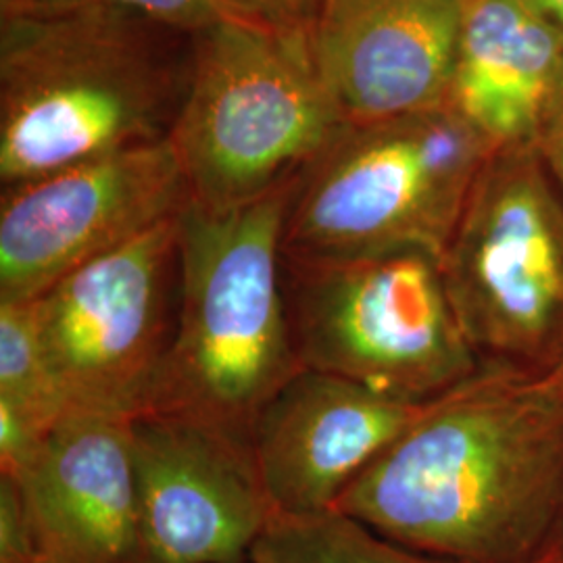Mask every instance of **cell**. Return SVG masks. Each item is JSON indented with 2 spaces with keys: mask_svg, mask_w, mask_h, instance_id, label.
<instances>
[{
  "mask_svg": "<svg viewBox=\"0 0 563 563\" xmlns=\"http://www.w3.org/2000/svg\"><path fill=\"white\" fill-rule=\"evenodd\" d=\"M534 13L549 21L563 36V0H523Z\"/></svg>",
  "mask_w": 563,
  "mask_h": 563,
  "instance_id": "obj_22",
  "label": "cell"
},
{
  "mask_svg": "<svg viewBox=\"0 0 563 563\" xmlns=\"http://www.w3.org/2000/svg\"><path fill=\"white\" fill-rule=\"evenodd\" d=\"M2 11H20V9H67L80 7L97 0H0Z\"/></svg>",
  "mask_w": 563,
  "mask_h": 563,
  "instance_id": "obj_21",
  "label": "cell"
},
{
  "mask_svg": "<svg viewBox=\"0 0 563 563\" xmlns=\"http://www.w3.org/2000/svg\"><path fill=\"white\" fill-rule=\"evenodd\" d=\"M537 563H560L558 562V560H555V558H553V555H551V553H549V551H547V553H544L543 558H541V560H539V562Z\"/></svg>",
  "mask_w": 563,
  "mask_h": 563,
  "instance_id": "obj_25",
  "label": "cell"
},
{
  "mask_svg": "<svg viewBox=\"0 0 563 563\" xmlns=\"http://www.w3.org/2000/svg\"><path fill=\"white\" fill-rule=\"evenodd\" d=\"M0 402L46 432L69 411L46 360L32 301L0 302Z\"/></svg>",
  "mask_w": 563,
  "mask_h": 563,
  "instance_id": "obj_16",
  "label": "cell"
},
{
  "mask_svg": "<svg viewBox=\"0 0 563 563\" xmlns=\"http://www.w3.org/2000/svg\"><path fill=\"white\" fill-rule=\"evenodd\" d=\"M188 199L169 139L4 188L0 302L34 301L76 267L178 216Z\"/></svg>",
  "mask_w": 563,
  "mask_h": 563,
  "instance_id": "obj_9",
  "label": "cell"
},
{
  "mask_svg": "<svg viewBox=\"0 0 563 563\" xmlns=\"http://www.w3.org/2000/svg\"><path fill=\"white\" fill-rule=\"evenodd\" d=\"M537 380L555 401H560L563 405V357L549 372L537 376Z\"/></svg>",
  "mask_w": 563,
  "mask_h": 563,
  "instance_id": "obj_23",
  "label": "cell"
},
{
  "mask_svg": "<svg viewBox=\"0 0 563 563\" xmlns=\"http://www.w3.org/2000/svg\"><path fill=\"white\" fill-rule=\"evenodd\" d=\"M549 553H551L558 562L563 563V518L562 523H560V530H558V534H555V541H553L551 549H549Z\"/></svg>",
  "mask_w": 563,
  "mask_h": 563,
  "instance_id": "obj_24",
  "label": "cell"
},
{
  "mask_svg": "<svg viewBox=\"0 0 563 563\" xmlns=\"http://www.w3.org/2000/svg\"><path fill=\"white\" fill-rule=\"evenodd\" d=\"M441 267L484 365L541 376L562 360L563 197L537 146L484 163Z\"/></svg>",
  "mask_w": 563,
  "mask_h": 563,
  "instance_id": "obj_7",
  "label": "cell"
},
{
  "mask_svg": "<svg viewBox=\"0 0 563 563\" xmlns=\"http://www.w3.org/2000/svg\"><path fill=\"white\" fill-rule=\"evenodd\" d=\"M32 302L69 411H148L178 322V216L76 267Z\"/></svg>",
  "mask_w": 563,
  "mask_h": 563,
  "instance_id": "obj_8",
  "label": "cell"
},
{
  "mask_svg": "<svg viewBox=\"0 0 563 563\" xmlns=\"http://www.w3.org/2000/svg\"><path fill=\"white\" fill-rule=\"evenodd\" d=\"M562 101V34L523 0H476L449 104L497 153L537 146Z\"/></svg>",
  "mask_w": 563,
  "mask_h": 563,
  "instance_id": "obj_14",
  "label": "cell"
},
{
  "mask_svg": "<svg viewBox=\"0 0 563 563\" xmlns=\"http://www.w3.org/2000/svg\"><path fill=\"white\" fill-rule=\"evenodd\" d=\"M537 151L563 197V101L544 125L543 134L537 142Z\"/></svg>",
  "mask_w": 563,
  "mask_h": 563,
  "instance_id": "obj_20",
  "label": "cell"
},
{
  "mask_svg": "<svg viewBox=\"0 0 563 563\" xmlns=\"http://www.w3.org/2000/svg\"><path fill=\"white\" fill-rule=\"evenodd\" d=\"M299 174L234 207L184 205L178 322L151 409L249 439L257 411L301 367L284 292V230Z\"/></svg>",
  "mask_w": 563,
  "mask_h": 563,
  "instance_id": "obj_3",
  "label": "cell"
},
{
  "mask_svg": "<svg viewBox=\"0 0 563 563\" xmlns=\"http://www.w3.org/2000/svg\"><path fill=\"white\" fill-rule=\"evenodd\" d=\"M142 563H249L276 516L251 443L197 416L130 418Z\"/></svg>",
  "mask_w": 563,
  "mask_h": 563,
  "instance_id": "obj_10",
  "label": "cell"
},
{
  "mask_svg": "<svg viewBox=\"0 0 563 563\" xmlns=\"http://www.w3.org/2000/svg\"><path fill=\"white\" fill-rule=\"evenodd\" d=\"M18 483L38 563H142L130 418L67 411Z\"/></svg>",
  "mask_w": 563,
  "mask_h": 563,
  "instance_id": "obj_13",
  "label": "cell"
},
{
  "mask_svg": "<svg viewBox=\"0 0 563 563\" xmlns=\"http://www.w3.org/2000/svg\"><path fill=\"white\" fill-rule=\"evenodd\" d=\"M336 511L451 563H537L563 518V405L534 374L483 365L426 402Z\"/></svg>",
  "mask_w": 563,
  "mask_h": 563,
  "instance_id": "obj_1",
  "label": "cell"
},
{
  "mask_svg": "<svg viewBox=\"0 0 563 563\" xmlns=\"http://www.w3.org/2000/svg\"><path fill=\"white\" fill-rule=\"evenodd\" d=\"M139 18L153 21L167 30L195 36L218 21L232 18L220 0H97Z\"/></svg>",
  "mask_w": 563,
  "mask_h": 563,
  "instance_id": "obj_17",
  "label": "cell"
},
{
  "mask_svg": "<svg viewBox=\"0 0 563 563\" xmlns=\"http://www.w3.org/2000/svg\"><path fill=\"white\" fill-rule=\"evenodd\" d=\"M232 18L282 32H309L323 0H220Z\"/></svg>",
  "mask_w": 563,
  "mask_h": 563,
  "instance_id": "obj_19",
  "label": "cell"
},
{
  "mask_svg": "<svg viewBox=\"0 0 563 563\" xmlns=\"http://www.w3.org/2000/svg\"><path fill=\"white\" fill-rule=\"evenodd\" d=\"M249 563H451L413 551L330 509L313 516H274Z\"/></svg>",
  "mask_w": 563,
  "mask_h": 563,
  "instance_id": "obj_15",
  "label": "cell"
},
{
  "mask_svg": "<svg viewBox=\"0 0 563 563\" xmlns=\"http://www.w3.org/2000/svg\"><path fill=\"white\" fill-rule=\"evenodd\" d=\"M493 153L449 102L344 125L299 174L284 257L341 262L422 251L443 260Z\"/></svg>",
  "mask_w": 563,
  "mask_h": 563,
  "instance_id": "obj_4",
  "label": "cell"
},
{
  "mask_svg": "<svg viewBox=\"0 0 563 563\" xmlns=\"http://www.w3.org/2000/svg\"><path fill=\"white\" fill-rule=\"evenodd\" d=\"M284 292L301 367L416 405L483 369L446 292L441 260L430 253L284 257Z\"/></svg>",
  "mask_w": 563,
  "mask_h": 563,
  "instance_id": "obj_6",
  "label": "cell"
},
{
  "mask_svg": "<svg viewBox=\"0 0 563 563\" xmlns=\"http://www.w3.org/2000/svg\"><path fill=\"white\" fill-rule=\"evenodd\" d=\"M181 38L104 2L2 11V188L169 139L192 63Z\"/></svg>",
  "mask_w": 563,
  "mask_h": 563,
  "instance_id": "obj_2",
  "label": "cell"
},
{
  "mask_svg": "<svg viewBox=\"0 0 563 563\" xmlns=\"http://www.w3.org/2000/svg\"><path fill=\"white\" fill-rule=\"evenodd\" d=\"M423 405L299 367L265 401L249 430L274 511L313 516L336 509L346 488L401 437Z\"/></svg>",
  "mask_w": 563,
  "mask_h": 563,
  "instance_id": "obj_12",
  "label": "cell"
},
{
  "mask_svg": "<svg viewBox=\"0 0 563 563\" xmlns=\"http://www.w3.org/2000/svg\"><path fill=\"white\" fill-rule=\"evenodd\" d=\"M344 125L309 32L228 18L192 36L188 88L169 132L190 201H253L297 176Z\"/></svg>",
  "mask_w": 563,
  "mask_h": 563,
  "instance_id": "obj_5",
  "label": "cell"
},
{
  "mask_svg": "<svg viewBox=\"0 0 563 563\" xmlns=\"http://www.w3.org/2000/svg\"><path fill=\"white\" fill-rule=\"evenodd\" d=\"M476 0H323L309 48L346 125L449 102L463 25Z\"/></svg>",
  "mask_w": 563,
  "mask_h": 563,
  "instance_id": "obj_11",
  "label": "cell"
},
{
  "mask_svg": "<svg viewBox=\"0 0 563 563\" xmlns=\"http://www.w3.org/2000/svg\"><path fill=\"white\" fill-rule=\"evenodd\" d=\"M0 563H38V547L18 481L0 474Z\"/></svg>",
  "mask_w": 563,
  "mask_h": 563,
  "instance_id": "obj_18",
  "label": "cell"
}]
</instances>
